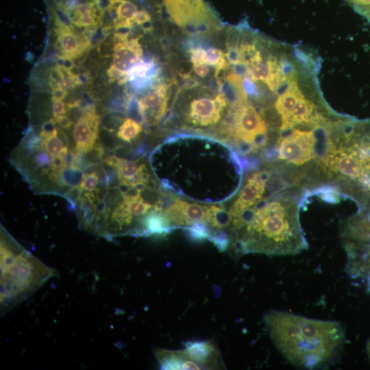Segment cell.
<instances>
[{"instance_id": "obj_1", "label": "cell", "mask_w": 370, "mask_h": 370, "mask_svg": "<svg viewBox=\"0 0 370 370\" xmlns=\"http://www.w3.org/2000/svg\"><path fill=\"white\" fill-rule=\"evenodd\" d=\"M267 184L265 197L264 194L251 206L232 216L234 249L238 254H299L308 243L299 220L301 202L293 193L295 186L274 177H269Z\"/></svg>"}, {"instance_id": "obj_2", "label": "cell", "mask_w": 370, "mask_h": 370, "mask_svg": "<svg viewBox=\"0 0 370 370\" xmlns=\"http://www.w3.org/2000/svg\"><path fill=\"white\" fill-rule=\"evenodd\" d=\"M264 320L273 344L295 367H321L333 361L343 347L345 331L335 321L275 310L268 312Z\"/></svg>"}, {"instance_id": "obj_3", "label": "cell", "mask_w": 370, "mask_h": 370, "mask_svg": "<svg viewBox=\"0 0 370 370\" xmlns=\"http://www.w3.org/2000/svg\"><path fill=\"white\" fill-rule=\"evenodd\" d=\"M0 274L1 312L5 313L34 294L57 271L1 230Z\"/></svg>"}, {"instance_id": "obj_4", "label": "cell", "mask_w": 370, "mask_h": 370, "mask_svg": "<svg viewBox=\"0 0 370 370\" xmlns=\"http://www.w3.org/2000/svg\"><path fill=\"white\" fill-rule=\"evenodd\" d=\"M163 3L174 23L188 34H207L220 25L203 0H163Z\"/></svg>"}, {"instance_id": "obj_5", "label": "cell", "mask_w": 370, "mask_h": 370, "mask_svg": "<svg viewBox=\"0 0 370 370\" xmlns=\"http://www.w3.org/2000/svg\"><path fill=\"white\" fill-rule=\"evenodd\" d=\"M114 44L112 51V64L106 70L108 84L118 85L127 83V75L131 69L143 59V49L139 37L119 38L113 36Z\"/></svg>"}, {"instance_id": "obj_6", "label": "cell", "mask_w": 370, "mask_h": 370, "mask_svg": "<svg viewBox=\"0 0 370 370\" xmlns=\"http://www.w3.org/2000/svg\"><path fill=\"white\" fill-rule=\"evenodd\" d=\"M227 105L225 96L220 92L214 99L209 97L196 98L190 103L186 121L193 126L208 127L215 125Z\"/></svg>"}, {"instance_id": "obj_7", "label": "cell", "mask_w": 370, "mask_h": 370, "mask_svg": "<svg viewBox=\"0 0 370 370\" xmlns=\"http://www.w3.org/2000/svg\"><path fill=\"white\" fill-rule=\"evenodd\" d=\"M99 123L100 116L96 112L93 104L82 110L73 130L77 151L88 152L92 149L98 137Z\"/></svg>"}, {"instance_id": "obj_8", "label": "cell", "mask_w": 370, "mask_h": 370, "mask_svg": "<svg viewBox=\"0 0 370 370\" xmlns=\"http://www.w3.org/2000/svg\"><path fill=\"white\" fill-rule=\"evenodd\" d=\"M160 67L154 57L143 58L138 62L127 75L130 90L142 94L159 84Z\"/></svg>"}, {"instance_id": "obj_9", "label": "cell", "mask_w": 370, "mask_h": 370, "mask_svg": "<svg viewBox=\"0 0 370 370\" xmlns=\"http://www.w3.org/2000/svg\"><path fill=\"white\" fill-rule=\"evenodd\" d=\"M169 204L163 207L162 212L172 225H189L195 222L206 224V206L179 198H173Z\"/></svg>"}, {"instance_id": "obj_10", "label": "cell", "mask_w": 370, "mask_h": 370, "mask_svg": "<svg viewBox=\"0 0 370 370\" xmlns=\"http://www.w3.org/2000/svg\"><path fill=\"white\" fill-rule=\"evenodd\" d=\"M168 90L167 84H158L138 99L144 123L156 125L164 116L168 106Z\"/></svg>"}, {"instance_id": "obj_11", "label": "cell", "mask_w": 370, "mask_h": 370, "mask_svg": "<svg viewBox=\"0 0 370 370\" xmlns=\"http://www.w3.org/2000/svg\"><path fill=\"white\" fill-rule=\"evenodd\" d=\"M176 227L172 225L160 209L155 208L138 221L134 234L138 236H164Z\"/></svg>"}, {"instance_id": "obj_12", "label": "cell", "mask_w": 370, "mask_h": 370, "mask_svg": "<svg viewBox=\"0 0 370 370\" xmlns=\"http://www.w3.org/2000/svg\"><path fill=\"white\" fill-rule=\"evenodd\" d=\"M185 346V349L180 350L182 354L201 367H210L217 361L218 352L211 341H187Z\"/></svg>"}, {"instance_id": "obj_13", "label": "cell", "mask_w": 370, "mask_h": 370, "mask_svg": "<svg viewBox=\"0 0 370 370\" xmlns=\"http://www.w3.org/2000/svg\"><path fill=\"white\" fill-rule=\"evenodd\" d=\"M231 223L232 217L230 212L215 205L207 206L206 224L208 226L214 230H220L228 227Z\"/></svg>"}, {"instance_id": "obj_14", "label": "cell", "mask_w": 370, "mask_h": 370, "mask_svg": "<svg viewBox=\"0 0 370 370\" xmlns=\"http://www.w3.org/2000/svg\"><path fill=\"white\" fill-rule=\"evenodd\" d=\"M206 61L214 67L216 78L221 71L228 70L230 66L223 53L219 49L212 47L206 50Z\"/></svg>"}, {"instance_id": "obj_15", "label": "cell", "mask_w": 370, "mask_h": 370, "mask_svg": "<svg viewBox=\"0 0 370 370\" xmlns=\"http://www.w3.org/2000/svg\"><path fill=\"white\" fill-rule=\"evenodd\" d=\"M141 131L140 123L132 118H127L119 126L117 136L122 140L130 143L135 139Z\"/></svg>"}, {"instance_id": "obj_16", "label": "cell", "mask_w": 370, "mask_h": 370, "mask_svg": "<svg viewBox=\"0 0 370 370\" xmlns=\"http://www.w3.org/2000/svg\"><path fill=\"white\" fill-rule=\"evenodd\" d=\"M123 199L127 202L130 211L134 218H140V219L147 214L149 210L152 208L151 204L144 201L140 197V194L130 199Z\"/></svg>"}, {"instance_id": "obj_17", "label": "cell", "mask_w": 370, "mask_h": 370, "mask_svg": "<svg viewBox=\"0 0 370 370\" xmlns=\"http://www.w3.org/2000/svg\"><path fill=\"white\" fill-rule=\"evenodd\" d=\"M184 230L189 238L194 241L208 239L212 232L207 224L201 222H195L186 225Z\"/></svg>"}, {"instance_id": "obj_18", "label": "cell", "mask_w": 370, "mask_h": 370, "mask_svg": "<svg viewBox=\"0 0 370 370\" xmlns=\"http://www.w3.org/2000/svg\"><path fill=\"white\" fill-rule=\"evenodd\" d=\"M41 138V145L52 158L60 157L64 146L58 134Z\"/></svg>"}, {"instance_id": "obj_19", "label": "cell", "mask_w": 370, "mask_h": 370, "mask_svg": "<svg viewBox=\"0 0 370 370\" xmlns=\"http://www.w3.org/2000/svg\"><path fill=\"white\" fill-rule=\"evenodd\" d=\"M208 240L212 242L221 252L225 251L230 243L228 234L221 230L211 232Z\"/></svg>"}, {"instance_id": "obj_20", "label": "cell", "mask_w": 370, "mask_h": 370, "mask_svg": "<svg viewBox=\"0 0 370 370\" xmlns=\"http://www.w3.org/2000/svg\"><path fill=\"white\" fill-rule=\"evenodd\" d=\"M354 10L370 23V0H352Z\"/></svg>"}, {"instance_id": "obj_21", "label": "cell", "mask_w": 370, "mask_h": 370, "mask_svg": "<svg viewBox=\"0 0 370 370\" xmlns=\"http://www.w3.org/2000/svg\"><path fill=\"white\" fill-rule=\"evenodd\" d=\"M99 176L94 172L83 175L80 188L87 191L94 190L99 184Z\"/></svg>"}, {"instance_id": "obj_22", "label": "cell", "mask_w": 370, "mask_h": 370, "mask_svg": "<svg viewBox=\"0 0 370 370\" xmlns=\"http://www.w3.org/2000/svg\"><path fill=\"white\" fill-rule=\"evenodd\" d=\"M53 118L66 114L69 111L66 102L63 99L51 98Z\"/></svg>"}, {"instance_id": "obj_23", "label": "cell", "mask_w": 370, "mask_h": 370, "mask_svg": "<svg viewBox=\"0 0 370 370\" xmlns=\"http://www.w3.org/2000/svg\"><path fill=\"white\" fill-rule=\"evenodd\" d=\"M50 154L46 151H38L34 157L35 164L40 168H42L52 163L53 158H51Z\"/></svg>"}, {"instance_id": "obj_24", "label": "cell", "mask_w": 370, "mask_h": 370, "mask_svg": "<svg viewBox=\"0 0 370 370\" xmlns=\"http://www.w3.org/2000/svg\"><path fill=\"white\" fill-rule=\"evenodd\" d=\"M190 58L193 64L206 62V50L201 47H194L190 49Z\"/></svg>"}, {"instance_id": "obj_25", "label": "cell", "mask_w": 370, "mask_h": 370, "mask_svg": "<svg viewBox=\"0 0 370 370\" xmlns=\"http://www.w3.org/2000/svg\"><path fill=\"white\" fill-rule=\"evenodd\" d=\"M195 73L201 78L207 77L210 73L209 64L207 62H200L193 64Z\"/></svg>"}, {"instance_id": "obj_26", "label": "cell", "mask_w": 370, "mask_h": 370, "mask_svg": "<svg viewBox=\"0 0 370 370\" xmlns=\"http://www.w3.org/2000/svg\"><path fill=\"white\" fill-rule=\"evenodd\" d=\"M53 119L60 127L65 130L70 129V127L73 125V121L67 114Z\"/></svg>"}, {"instance_id": "obj_27", "label": "cell", "mask_w": 370, "mask_h": 370, "mask_svg": "<svg viewBox=\"0 0 370 370\" xmlns=\"http://www.w3.org/2000/svg\"><path fill=\"white\" fill-rule=\"evenodd\" d=\"M341 129V127L340 128L338 129V130L336 131V137L337 138L338 140H339L338 138V134H339V130ZM341 141V140H340ZM361 162V161H360ZM361 163H362V166H363V169H365V170H367L370 172V164H365L363 162H361Z\"/></svg>"}, {"instance_id": "obj_28", "label": "cell", "mask_w": 370, "mask_h": 370, "mask_svg": "<svg viewBox=\"0 0 370 370\" xmlns=\"http://www.w3.org/2000/svg\"><path fill=\"white\" fill-rule=\"evenodd\" d=\"M367 353L368 355V358L370 361V338H369L367 343Z\"/></svg>"}, {"instance_id": "obj_29", "label": "cell", "mask_w": 370, "mask_h": 370, "mask_svg": "<svg viewBox=\"0 0 370 370\" xmlns=\"http://www.w3.org/2000/svg\"><path fill=\"white\" fill-rule=\"evenodd\" d=\"M367 278L368 286L370 289V273L367 275Z\"/></svg>"}]
</instances>
